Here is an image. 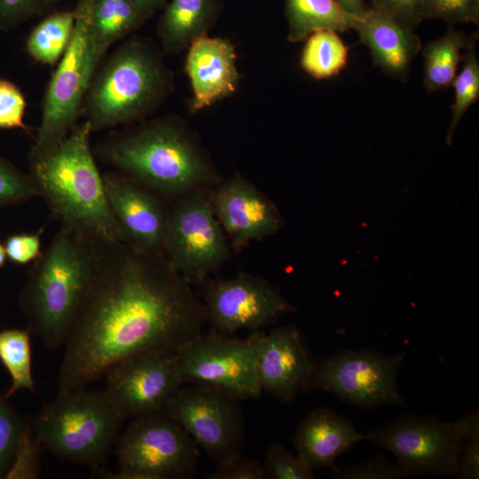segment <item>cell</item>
Masks as SVG:
<instances>
[{
  "label": "cell",
  "instance_id": "1",
  "mask_svg": "<svg viewBox=\"0 0 479 479\" xmlns=\"http://www.w3.org/2000/svg\"><path fill=\"white\" fill-rule=\"evenodd\" d=\"M163 254L105 245L64 342L58 393L87 387L113 365L156 349L177 352L207 315Z\"/></svg>",
  "mask_w": 479,
  "mask_h": 479
},
{
  "label": "cell",
  "instance_id": "2",
  "mask_svg": "<svg viewBox=\"0 0 479 479\" xmlns=\"http://www.w3.org/2000/svg\"><path fill=\"white\" fill-rule=\"evenodd\" d=\"M106 163L160 197H178L216 179L197 136L177 116L152 120L98 147Z\"/></svg>",
  "mask_w": 479,
  "mask_h": 479
},
{
  "label": "cell",
  "instance_id": "3",
  "mask_svg": "<svg viewBox=\"0 0 479 479\" xmlns=\"http://www.w3.org/2000/svg\"><path fill=\"white\" fill-rule=\"evenodd\" d=\"M105 245L61 225L28 271L19 303L32 334L63 346Z\"/></svg>",
  "mask_w": 479,
  "mask_h": 479
},
{
  "label": "cell",
  "instance_id": "4",
  "mask_svg": "<svg viewBox=\"0 0 479 479\" xmlns=\"http://www.w3.org/2000/svg\"><path fill=\"white\" fill-rule=\"evenodd\" d=\"M91 132L88 120L75 126L55 150L30 161L29 175L61 225L103 245L124 242L90 148Z\"/></svg>",
  "mask_w": 479,
  "mask_h": 479
},
{
  "label": "cell",
  "instance_id": "5",
  "mask_svg": "<svg viewBox=\"0 0 479 479\" xmlns=\"http://www.w3.org/2000/svg\"><path fill=\"white\" fill-rule=\"evenodd\" d=\"M173 88V75L161 54L140 38L127 41L93 76L86 94L92 131L145 117Z\"/></svg>",
  "mask_w": 479,
  "mask_h": 479
},
{
  "label": "cell",
  "instance_id": "6",
  "mask_svg": "<svg viewBox=\"0 0 479 479\" xmlns=\"http://www.w3.org/2000/svg\"><path fill=\"white\" fill-rule=\"evenodd\" d=\"M124 420L104 390L87 387L64 393L35 417L41 448L63 459L96 466L116 442Z\"/></svg>",
  "mask_w": 479,
  "mask_h": 479
},
{
  "label": "cell",
  "instance_id": "7",
  "mask_svg": "<svg viewBox=\"0 0 479 479\" xmlns=\"http://www.w3.org/2000/svg\"><path fill=\"white\" fill-rule=\"evenodd\" d=\"M92 4L93 0H79L74 9L73 33L47 88L30 161L55 150L75 127L82 101L100 61L93 42Z\"/></svg>",
  "mask_w": 479,
  "mask_h": 479
},
{
  "label": "cell",
  "instance_id": "8",
  "mask_svg": "<svg viewBox=\"0 0 479 479\" xmlns=\"http://www.w3.org/2000/svg\"><path fill=\"white\" fill-rule=\"evenodd\" d=\"M477 417L475 411L458 420L444 422L434 415L402 414L365 433L364 440L389 451L404 476H454L462 439Z\"/></svg>",
  "mask_w": 479,
  "mask_h": 479
},
{
  "label": "cell",
  "instance_id": "9",
  "mask_svg": "<svg viewBox=\"0 0 479 479\" xmlns=\"http://www.w3.org/2000/svg\"><path fill=\"white\" fill-rule=\"evenodd\" d=\"M117 478L191 477L197 470L200 448L192 436L164 412L132 418L118 436Z\"/></svg>",
  "mask_w": 479,
  "mask_h": 479
},
{
  "label": "cell",
  "instance_id": "10",
  "mask_svg": "<svg viewBox=\"0 0 479 479\" xmlns=\"http://www.w3.org/2000/svg\"><path fill=\"white\" fill-rule=\"evenodd\" d=\"M404 354L342 349L315 361L302 391L323 390L346 403L370 409L386 404L404 406L397 377Z\"/></svg>",
  "mask_w": 479,
  "mask_h": 479
},
{
  "label": "cell",
  "instance_id": "11",
  "mask_svg": "<svg viewBox=\"0 0 479 479\" xmlns=\"http://www.w3.org/2000/svg\"><path fill=\"white\" fill-rule=\"evenodd\" d=\"M164 255L190 284H202L226 260L223 228L212 198L201 188L181 195L166 209Z\"/></svg>",
  "mask_w": 479,
  "mask_h": 479
},
{
  "label": "cell",
  "instance_id": "12",
  "mask_svg": "<svg viewBox=\"0 0 479 479\" xmlns=\"http://www.w3.org/2000/svg\"><path fill=\"white\" fill-rule=\"evenodd\" d=\"M263 332H250L244 339L210 332L189 342L177 352L184 384L215 386L239 400L258 397L263 390L257 351Z\"/></svg>",
  "mask_w": 479,
  "mask_h": 479
},
{
  "label": "cell",
  "instance_id": "13",
  "mask_svg": "<svg viewBox=\"0 0 479 479\" xmlns=\"http://www.w3.org/2000/svg\"><path fill=\"white\" fill-rule=\"evenodd\" d=\"M164 412L215 463L240 453L246 435L245 418L239 399L229 392L207 384L182 385Z\"/></svg>",
  "mask_w": 479,
  "mask_h": 479
},
{
  "label": "cell",
  "instance_id": "14",
  "mask_svg": "<svg viewBox=\"0 0 479 479\" xmlns=\"http://www.w3.org/2000/svg\"><path fill=\"white\" fill-rule=\"evenodd\" d=\"M202 284L207 321L216 334L232 336L239 330H263L296 310L274 286L257 276L240 274Z\"/></svg>",
  "mask_w": 479,
  "mask_h": 479
},
{
  "label": "cell",
  "instance_id": "15",
  "mask_svg": "<svg viewBox=\"0 0 479 479\" xmlns=\"http://www.w3.org/2000/svg\"><path fill=\"white\" fill-rule=\"evenodd\" d=\"M104 391L123 420L162 412L184 385L176 351L156 349L127 357L104 373Z\"/></svg>",
  "mask_w": 479,
  "mask_h": 479
},
{
  "label": "cell",
  "instance_id": "16",
  "mask_svg": "<svg viewBox=\"0 0 479 479\" xmlns=\"http://www.w3.org/2000/svg\"><path fill=\"white\" fill-rule=\"evenodd\" d=\"M107 202L124 242L164 255L166 209L161 197L115 170L102 175Z\"/></svg>",
  "mask_w": 479,
  "mask_h": 479
},
{
  "label": "cell",
  "instance_id": "17",
  "mask_svg": "<svg viewBox=\"0 0 479 479\" xmlns=\"http://www.w3.org/2000/svg\"><path fill=\"white\" fill-rule=\"evenodd\" d=\"M315 365L302 332L294 325L263 332L257 351L260 386L282 403L302 392Z\"/></svg>",
  "mask_w": 479,
  "mask_h": 479
},
{
  "label": "cell",
  "instance_id": "18",
  "mask_svg": "<svg viewBox=\"0 0 479 479\" xmlns=\"http://www.w3.org/2000/svg\"><path fill=\"white\" fill-rule=\"evenodd\" d=\"M212 204L223 230L235 247L267 237L282 225L276 207L240 175L218 186Z\"/></svg>",
  "mask_w": 479,
  "mask_h": 479
},
{
  "label": "cell",
  "instance_id": "19",
  "mask_svg": "<svg viewBox=\"0 0 479 479\" xmlns=\"http://www.w3.org/2000/svg\"><path fill=\"white\" fill-rule=\"evenodd\" d=\"M187 50L185 68L192 92L191 112L197 113L237 90L240 75L234 46L229 40L206 35L194 40Z\"/></svg>",
  "mask_w": 479,
  "mask_h": 479
},
{
  "label": "cell",
  "instance_id": "20",
  "mask_svg": "<svg viewBox=\"0 0 479 479\" xmlns=\"http://www.w3.org/2000/svg\"><path fill=\"white\" fill-rule=\"evenodd\" d=\"M354 30L368 48L375 67L395 79H408L412 60L421 49L412 29L371 7L358 18Z\"/></svg>",
  "mask_w": 479,
  "mask_h": 479
},
{
  "label": "cell",
  "instance_id": "21",
  "mask_svg": "<svg viewBox=\"0 0 479 479\" xmlns=\"http://www.w3.org/2000/svg\"><path fill=\"white\" fill-rule=\"evenodd\" d=\"M365 439L354 424L327 408L310 412L298 426L293 443L297 454L314 471L334 465L335 459Z\"/></svg>",
  "mask_w": 479,
  "mask_h": 479
},
{
  "label": "cell",
  "instance_id": "22",
  "mask_svg": "<svg viewBox=\"0 0 479 479\" xmlns=\"http://www.w3.org/2000/svg\"><path fill=\"white\" fill-rule=\"evenodd\" d=\"M223 10V0H169L158 23L164 52H179L208 35Z\"/></svg>",
  "mask_w": 479,
  "mask_h": 479
},
{
  "label": "cell",
  "instance_id": "23",
  "mask_svg": "<svg viewBox=\"0 0 479 479\" xmlns=\"http://www.w3.org/2000/svg\"><path fill=\"white\" fill-rule=\"evenodd\" d=\"M287 39L305 40L319 30L337 33L354 29L359 17L346 12L335 0H284Z\"/></svg>",
  "mask_w": 479,
  "mask_h": 479
},
{
  "label": "cell",
  "instance_id": "24",
  "mask_svg": "<svg viewBox=\"0 0 479 479\" xmlns=\"http://www.w3.org/2000/svg\"><path fill=\"white\" fill-rule=\"evenodd\" d=\"M477 38L475 34L467 36L450 26L442 37L423 48V82L428 93L452 87L466 47Z\"/></svg>",
  "mask_w": 479,
  "mask_h": 479
},
{
  "label": "cell",
  "instance_id": "25",
  "mask_svg": "<svg viewBox=\"0 0 479 479\" xmlns=\"http://www.w3.org/2000/svg\"><path fill=\"white\" fill-rule=\"evenodd\" d=\"M146 20L129 0H93L91 28L98 57L108 47L139 27Z\"/></svg>",
  "mask_w": 479,
  "mask_h": 479
},
{
  "label": "cell",
  "instance_id": "26",
  "mask_svg": "<svg viewBox=\"0 0 479 479\" xmlns=\"http://www.w3.org/2000/svg\"><path fill=\"white\" fill-rule=\"evenodd\" d=\"M348 58L349 48L337 32L319 30L305 39L300 65L312 78L324 80L339 75L345 68Z\"/></svg>",
  "mask_w": 479,
  "mask_h": 479
},
{
  "label": "cell",
  "instance_id": "27",
  "mask_svg": "<svg viewBox=\"0 0 479 479\" xmlns=\"http://www.w3.org/2000/svg\"><path fill=\"white\" fill-rule=\"evenodd\" d=\"M0 361L11 377V386L4 394L6 398L20 390L35 391L31 332L28 329L8 328L0 331Z\"/></svg>",
  "mask_w": 479,
  "mask_h": 479
},
{
  "label": "cell",
  "instance_id": "28",
  "mask_svg": "<svg viewBox=\"0 0 479 479\" xmlns=\"http://www.w3.org/2000/svg\"><path fill=\"white\" fill-rule=\"evenodd\" d=\"M74 24V10L50 14L29 34L26 42L28 54L38 62L54 65L69 43Z\"/></svg>",
  "mask_w": 479,
  "mask_h": 479
},
{
  "label": "cell",
  "instance_id": "29",
  "mask_svg": "<svg viewBox=\"0 0 479 479\" xmlns=\"http://www.w3.org/2000/svg\"><path fill=\"white\" fill-rule=\"evenodd\" d=\"M462 66L453 80L454 102L452 106V118L446 134V144L451 145L460 120L479 97V61L475 51V41L465 49Z\"/></svg>",
  "mask_w": 479,
  "mask_h": 479
},
{
  "label": "cell",
  "instance_id": "30",
  "mask_svg": "<svg viewBox=\"0 0 479 479\" xmlns=\"http://www.w3.org/2000/svg\"><path fill=\"white\" fill-rule=\"evenodd\" d=\"M27 424L0 392V478L9 475Z\"/></svg>",
  "mask_w": 479,
  "mask_h": 479
},
{
  "label": "cell",
  "instance_id": "31",
  "mask_svg": "<svg viewBox=\"0 0 479 479\" xmlns=\"http://www.w3.org/2000/svg\"><path fill=\"white\" fill-rule=\"evenodd\" d=\"M266 479H312L313 470L300 455H293L282 444L273 443L266 449L263 465Z\"/></svg>",
  "mask_w": 479,
  "mask_h": 479
},
{
  "label": "cell",
  "instance_id": "32",
  "mask_svg": "<svg viewBox=\"0 0 479 479\" xmlns=\"http://www.w3.org/2000/svg\"><path fill=\"white\" fill-rule=\"evenodd\" d=\"M38 192L29 174L0 156V208L25 202Z\"/></svg>",
  "mask_w": 479,
  "mask_h": 479
},
{
  "label": "cell",
  "instance_id": "33",
  "mask_svg": "<svg viewBox=\"0 0 479 479\" xmlns=\"http://www.w3.org/2000/svg\"><path fill=\"white\" fill-rule=\"evenodd\" d=\"M424 20L438 19L450 26L457 23L479 24V0H422Z\"/></svg>",
  "mask_w": 479,
  "mask_h": 479
},
{
  "label": "cell",
  "instance_id": "34",
  "mask_svg": "<svg viewBox=\"0 0 479 479\" xmlns=\"http://www.w3.org/2000/svg\"><path fill=\"white\" fill-rule=\"evenodd\" d=\"M331 468L334 477L338 479H398L404 477L398 465L390 463L383 455L351 465H333Z\"/></svg>",
  "mask_w": 479,
  "mask_h": 479
},
{
  "label": "cell",
  "instance_id": "35",
  "mask_svg": "<svg viewBox=\"0 0 479 479\" xmlns=\"http://www.w3.org/2000/svg\"><path fill=\"white\" fill-rule=\"evenodd\" d=\"M26 99L12 82L0 79V129L20 128L27 131L23 122Z\"/></svg>",
  "mask_w": 479,
  "mask_h": 479
},
{
  "label": "cell",
  "instance_id": "36",
  "mask_svg": "<svg viewBox=\"0 0 479 479\" xmlns=\"http://www.w3.org/2000/svg\"><path fill=\"white\" fill-rule=\"evenodd\" d=\"M208 475V479H266L263 465L257 460L232 455L217 463Z\"/></svg>",
  "mask_w": 479,
  "mask_h": 479
},
{
  "label": "cell",
  "instance_id": "37",
  "mask_svg": "<svg viewBox=\"0 0 479 479\" xmlns=\"http://www.w3.org/2000/svg\"><path fill=\"white\" fill-rule=\"evenodd\" d=\"M454 476L461 479L479 477V417L462 439Z\"/></svg>",
  "mask_w": 479,
  "mask_h": 479
},
{
  "label": "cell",
  "instance_id": "38",
  "mask_svg": "<svg viewBox=\"0 0 479 479\" xmlns=\"http://www.w3.org/2000/svg\"><path fill=\"white\" fill-rule=\"evenodd\" d=\"M42 231L35 233H15L7 237L4 242L6 257L19 265L34 262L41 255Z\"/></svg>",
  "mask_w": 479,
  "mask_h": 479
},
{
  "label": "cell",
  "instance_id": "39",
  "mask_svg": "<svg viewBox=\"0 0 479 479\" xmlns=\"http://www.w3.org/2000/svg\"><path fill=\"white\" fill-rule=\"evenodd\" d=\"M372 8L380 11L405 27L414 29L423 21L422 0H370Z\"/></svg>",
  "mask_w": 479,
  "mask_h": 479
},
{
  "label": "cell",
  "instance_id": "40",
  "mask_svg": "<svg viewBox=\"0 0 479 479\" xmlns=\"http://www.w3.org/2000/svg\"><path fill=\"white\" fill-rule=\"evenodd\" d=\"M37 0H0V28L9 30L36 13Z\"/></svg>",
  "mask_w": 479,
  "mask_h": 479
},
{
  "label": "cell",
  "instance_id": "41",
  "mask_svg": "<svg viewBox=\"0 0 479 479\" xmlns=\"http://www.w3.org/2000/svg\"><path fill=\"white\" fill-rule=\"evenodd\" d=\"M136 10L147 20L157 11L165 7L169 0H129Z\"/></svg>",
  "mask_w": 479,
  "mask_h": 479
},
{
  "label": "cell",
  "instance_id": "42",
  "mask_svg": "<svg viewBox=\"0 0 479 479\" xmlns=\"http://www.w3.org/2000/svg\"><path fill=\"white\" fill-rule=\"evenodd\" d=\"M346 12L357 17L362 16L367 10L365 0H335Z\"/></svg>",
  "mask_w": 479,
  "mask_h": 479
},
{
  "label": "cell",
  "instance_id": "43",
  "mask_svg": "<svg viewBox=\"0 0 479 479\" xmlns=\"http://www.w3.org/2000/svg\"><path fill=\"white\" fill-rule=\"evenodd\" d=\"M59 0H37L36 13L43 12L44 11L51 8Z\"/></svg>",
  "mask_w": 479,
  "mask_h": 479
},
{
  "label": "cell",
  "instance_id": "44",
  "mask_svg": "<svg viewBox=\"0 0 479 479\" xmlns=\"http://www.w3.org/2000/svg\"><path fill=\"white\" fill-rule=\"evenodd\" d=\"M6 253L4 244L0 241V268L4 266L6 261Z\"/></svg>",
  "mask_w": 479,
  "mask_h": 479
}]
</instances>
